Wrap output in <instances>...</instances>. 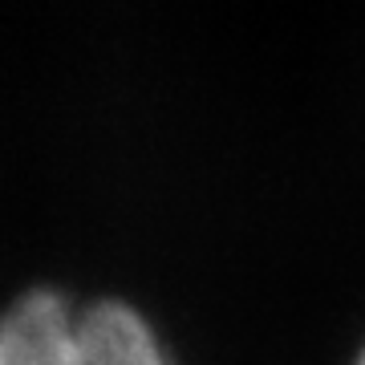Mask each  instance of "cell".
<instances>
[{"label": "cell", "instance_id": "6da1fadb", "mask_svg": "<svg viewBox=\"0 0 365 365\" xmlns=\"http://www.w3.org/2000/svg\"><path fill=\"white\" fill-rule=\"evenodd\" d=\"M0 365H175V357L130 300L41 284L0 309Z\"/></svg>", "mask_w": 365, "mask_h": 365}, {"label": "cell", "instance_id": "7a4b0ae2", "mask_svg": "<svg viewBox=\"0 0 365 365\" xmlns=\"http://www.w3.org/2000/svg\"><path fill=\"white\" fill-rule=\"evenodd\" d=\"M357 365H365V353H361V357H357Z\"/></svg>", "mask_w": 365, "mask_h": 365}]
</instances>
